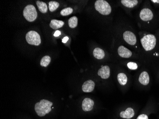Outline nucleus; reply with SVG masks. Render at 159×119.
<instances>
[{"mask_svg":"<svg viewBox=\"0 0 159 119\" xmlns=\"http://www.w3.org/2000/svg\"><path fill=\"white\" fill-rule=\"evenodd\" d=\"M52 103L46 100H42L35 105V112L40 117H43L52 110Z\"/></svg>","mask_w":159,"mask_h":119,"instance_id":"nucleus-1","label":"nucleus"},{"mask_svg":"<svg viewBox=\"0 0 159 119\" xmlns=\"http://www.w3.org/2000/svg\"><path fill=\"white\" fill-rule=\"evenodd\" d=\"M143 48L146 51L152 50L155 47L156 39L152 34L145 35L140 40Z\"/></svg>","mask_w":159,"mask_h":119,"instance_id":"nucleus-2","label":"nucleus"},{"mask_svg":"<svg viewBox=\"0 0 159 119\" xmlns=\"http://www.w3.org/2000/svg\"><path fill=\"white\" fill-rule=\"evenodd\" d=\"M94 6L95 9L102 15H109L112 12V8L108 2L105 0H97Z\"/></svg>","mask_w":159,"mask_h":119,"instance_id":"nucleus-3","label":"nucleus"},{"mask_svg":"<svg viewBox=\"0 0 159 119\" xmlns=\"http://www.w3.org/2000/svg\"><path fill=\"white\" fill-rule=\"evenodd\" d=\"M23 15L27 21L32 22L37 19L38 14L36 8L34 5H28L23 10Z\"/></svg>","mask_w":159,"mask_h":119,"instance_id":"nucleus-4","label":"nucleus"},{"mask_svg":"<svg viewBox=\"0 0 159 119\" xmlns=\"http://www.w3.org/2000/svg\"><path fill=\"white\" fill-rule=\"evenodd\" d=\"M26 40L29 45L38 46L41 43L40 36L37 32L31 30L26 35Z\"/></svg>","mask_w":159,"mask_h":119,"instance_id":"nucleus-5","label":"nucleus"},{"mask_svg":"<svg viewBox=\"0 0 159 119\" xmlns=\"http://www.w3.org/2000/svg\"><path fill=\"white\" fill-rule=\"evenodd\" d=\"M123 39L127 43L131 45H134L136 43V37L134 33L130 31H126L123 33Z\"/></svg>","mask_w":159,"mask_h":119,"instance_id":"nucleus-6","label":"nucleus"},{"mask_svg":"<svg viewBox=\"0 0 159 119\" xmlns=\"http://www.w3.org/2000/svg\"><path fill=\"white\" fill-rule=\"evenodd\" d=\"M140 17L143 21H149L153 18V13L149 9H143L140 11Z\"/></svg>","mask_w":159,"mask_h":119,"instance_id":"nucleus-7","label":"nucleus"},{"mask_svg":"<svg viewBox=\"0 0 159 119\" xmlns=\"http://www.w3.org/2000/svg\"><path fill=\"white\" fill-rule=\"evenodd\" d=\"M94 103L93 100L90 98H85L82 103V108L84 112L91 111L93 109Z\"/></svg>","mask_w":159,"mask_h":119,"instance_id":"nucleus-8","label":"nucleus"},{"mask_svg":"<svg viewBox=\"0 0 159 119\" xmlns=\"http://www.w3.org/2000/svg\"><path fill=\"white\" fill-rule=\"evenodd\" d=\"M98 74L103 79H107L110 76V69L108 66H102V68L99 69Z\"/></svg>","mask_w":159,"mask_h":119,"instance_id":"nucleus-9","label":"nucleus"},{"mask_svg":"<svg viewBox=\"0 0 159 119\" xmlns=\"http://www.w3.org/2000/svg\"><path fill=\"white\" fill-rule=\"evenodd\" d=\"M118 53L119 55L121 57L125 58H128L131 57L132 53L129 49L124 47L123 46H120L118 49Z\"/></svg>","mask_w":159,"mask_h":119,"instance_id":"nucleus-10","label":"nucleus"},{"mask_svg":"<svg viewBox=\"0 0 159 119\" xmlns=\"http://www.w3.org/2000/svg\"><path fill=\"white\" fill-rule=\"evenodd\" d=\"M95 87V83L92 80L86 81L82 86V90L84 92H91L93 91Z\"/></svg>","mask_w":159,"mask_h":119,"instance_id":"nucleus-11","label":"nucleus"},{"mask_svg":"<svg viewBox=\"0 0 159 119\" xmlns=\"http://www.w3.org/2000/svg\"><path fill=\"white\" fill-rule=\"evenodd\" d=\"M134 115V111L131 108L127 109L125 112L122 111L120 113V117L125 119H130L132 118Z\"/></svg>","mask_w":159,"mask_h":119,"instance_id":"nucleus-12","label":"nucleus"},{"mask_svg":"<svg viewBox=\"0 0 159 119\" xmlns=\"http://www.w3.org/2000/svg\"><path fill=\"white\" fill-rule=\"evenodd\" d=\"M139 81L143 85H147L149 84L150 82V77L149 74L146 71H143L140 75Z\"/></svg>","mask_w":159,"mask_h":119,"instance_id":"nucleus-13","label":"nucleus"},{"mask_svg":"<svg viewBox=\"0 0 159 119\" xmlns=\"http://www.w3.org/2000/svg\"><path fill=\"white\" fill-rule=\"evenodd\" d=\"M64 23L63 22L60 20H52L50 24V26L53 29H58L59 28H61L64 25Z\"/></svg>","mask_w":159,"mask_h":119,"instance_id":"nucleus-14","label":"nucleus"},{"mask_svg":"<svg viewBox=\"0 0 159 119\" xmlns=\"http://www.w3.org/2000/svg\"><path fill=\"white\" fill-rule=\"evenodd\" d=\"M93 55L95 58L98 59H102L105 57V51L102 49L99 48H96L93 51Z\"/></svg>","mask_w":159,"mask_h":119,"instance_id":"nucleus-15","label":"nucleus"},{"mask_svg":"<svg viewBox=\"0 0 159 119\" xmlns=\"http://www.w3.org/2000/svg\"><path fill=\"white\" fill-rule=\"evenodd\" d=\"M121 2L125 7L132 8L136 6L138 1L137 0H122Z\"/></svg>","mask_w":159,"mask_h":119,"instance_id":"nucleus-16","label":"nucleus"},{"mask_svg":"<svg viewBox=\"0 0 159 119\" xmlns=\"http://www.w3.org/2000/svg\"><path fill=\"white\" fill-rule=\"evenodd\" d=\"M36 4L38 8L39 11L42 13H45L48 11V7L46 4L42 1H36Z\"/></svg>","mask_w":159,"mask_h":119,"instance_id":"nucleus-17","label":"nucleus"},{"mask_svg":"<svg viewBox=\"0 0 159 119\" xmlns=\"http://www.w3.org/2000/svg\"><path fill=\"white\" fill-rule=\"evenodd\" d=\"M117 79L119 83L121 85H125L126 84L128 79L125 74H123V73H120L118 74Z\"/></svg>","mask_w":159,"mask_h":119,"instance_id":"nucleus-18","label":"nucleus"},{"mask_svg":"<svg viewBox=\"0 0 159 119\" xmlns=\"http://www.w3.org/2000/svg\"><path fill=\"white\" fill-rule=\"evenodd\" d=\"M69 27L71 28H75L78 25V18L76 16H73L69 19L68 21Z\"/></svg>","mask_w":159,"mask_h":119,"instance_id":"nucleus-19","label":"nucleus"},{"mask_svg":"<svg viewBox=\"0 0 159 119\" xmlns=\"http://www.w3.org/2000/svg\"><path fill=\"white\" fill-rule=\"evenodd\" d=\"M51 61V59L50 56L46 55V56H44L41 59L40 64L42 66L46 67L47 66L49 65Z\"/></svg>","mask_w":159,"mask_h":119,"instance_id":"nucleus-20","label":"nucleus"},{"mask_svg":"<svg viewBox=\"0 0 159 119\" xmlns=\"http://www.w3.org/2000/svg\"><path fill=\"white\" fill-rule=\"evenodd\" d=\"M60 4L55 1H51L49 2V9L51 12H54L59 7Z\"/></svg>","mask_w":159,"mask_h":119,"instance_id":"nucleus-21","label":"nucleus"},{"mask_svg":"<svg viewBox=\"0 0 159 119\" xmlns=\"http://www.w3.org/2000/svg\"><path fill=\"white\" fill-rule=\"evenodd\" d=\"M72 12H73V9L72 8L68 7V8L62 10V11H60V13L62 16H65L70 15L72 13Z\"/></svg>","mask_w":159,"mask_h":119,"instance_id":"nucleus-22","label":"nucleus"},{"mask_svg":"<svg viewBox=\"0 0 159 119\" xmlns=\"http://www.w3.org/2000/svg\"><path fill=\"white\" fill-rule=\"evenodd\" d=\"M127 66L129 69L132 70H136L138 68V65L136 63L133 62H130L127 64Z\"/></svg>","mask_w":159,"mask_h":119,"instance_id":"nucleus-23","label":"nucleus"},{"mask_svg":"<svg viewBox=\"0 0 159 119\" xmlns=\"http://www.w3.org/2000/svg\"><path fill=\"white\" fill-rule=\"evenodd\" d=\"M137 119H148V117L147 115L143 114V115H140Z\"/></svg>","mask_w":159,"mask_h":119,"instance_id":"nucleus-24","label":"nucleus"},{"mask_svg":"<svg viewBox=\"0 0 159 119\" xmlns=\"http://www.w3.org/2000/svg\"><path fill=\"white\" fill-rule=\"evenodd\" d=\"M60 34H61V33H60V31L57 30L54 33V36H55V37H58Z\"/></svg>","mask_w":159,"mask_h":119,"instance_id":"nucleus-25","label":"nucleus"},{"mask_svg":"<svg viewBox=\"0 0 159 119\" xmlns=\"http://www.w3.org/2000/svg\"><path fill=\"white\" fill-rule=\"evenodd\" d=\"M68 40L69 38L68 37H67V36H66V37H64L63 39V40H62V42L64 43H66Z\"/></svg>","mask_w":159,"mask_h":119,"instance_id":"nucleus-26","label":"nucleus"},{"mask_svg":"<svg viewBox=\"0 0 159 119\" xmlns=\"http://www.w3.org/2000/svg\"><path fill=\"white\" fill-rule=\"evenodd\" d=\"M152 1L155 3H159V0H152Z\"/></svg>","mask_w":159,"mask_h":119,"instance_id":"nucleus-27","label":"nucleus"}]
</instances>
